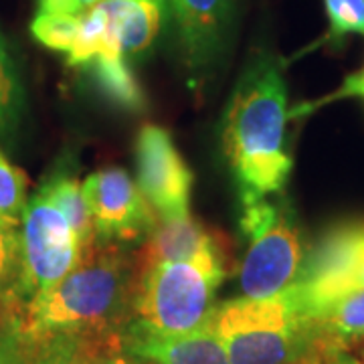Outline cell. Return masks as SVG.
Wrapping results in <instances>:
<instances>
[{"instance_id": "8992f818", "label": "cell", "mask_w": 364, "mask_h": 364, "mask_svg": "<svg viewBox=\"0 0 364 364\" xmlns=\"http://www.w3.org/2000/svg\"><path fill=\"white\" fill-rule=\"evenodd\" d=\"M79 257L77 235L43 184L28 198L23 213L18 275L4 308L21 312L31 299L59 284L75 267Z\"/></svg>"}, {"instance_id": "2e32d148", "label": "cell", "mask_w": 364, "mask_h": 364, "mask_svg": "<svg viewBox=\"0 0 364 364\" xmlns=\"http://www.w3.org/2000/svg\"><path fill=\"white\" fill-rule=\"evenodd\" d=\"M45 188L49 191L55 205L63 210L69 225L73 227L81 251L91 247L97 241V237H95L90 208L85 205L83 191H81V184L77 182V178L69 170H59V172H53L47 178Z\"/></svg>"}, {"instance_id": "5b68a950", "label": "cell", "mask_w": 364, "mask_h": 364, "mask_svg": "<svg viewBox=\"0 0 364 364\" xmlns=\"http://www.w3.org/2000/svg\"><path fill=\"white\" fill-rule=\"evenodd\" d=\"M241 229L249 247L239 263V287L245 298H272L296 286L304 267V245L289 200L263 198L243 207Z\"/></svg>"}, {"instance_id": "52a82bcc", "label": "cell", "mask_w": 364, "mask_h": 364, "mask_svg": "<svg viewBox=\"0 0 364 364\" xmlns=\"http://www.w3.org/2000/svg\"><path fill=\"white\" fill-rule=\"evenodd\" d=\"M364 289V223L340 225L304 259L291 298L310 314L334 299Z\"/></svg>"}, {"instance_id": "7402d4cb", "label": "cell", "mask_w": 364, "mask_h": 364, "mask_svg": "<svg viewBox=\"0 0 364 364\" xmlns=\"http://www.w3.org/2000/svg\"><path fill=\"white\" fill-rule=\"evenodd\" d=\"M328 16L326 41L340 45L348 35L364 37V0H324Z\"/></svg>"}, {"instance_id": "83f0119b", "label": "cell", "mask_w": 364, "mask_h": 364, "mask_svg": "<svg viewBox=\"0 0 364 364\" xmlns=\"http://www.w3.org/2000/svg\"><path fill=\"white\" fill-rule=\"evenodd\" d=\"M358 360H360V364H364V346L360 348V352H358V356H356Z\"/></svg>"}, {"instance_id": "44dd1931", "label": "cell", "mask_w": 364, "mask_h": 364, "mask_svg": "<svg viewBox=\"0 0 364 364\" xmlns=\"http://www.w3.org/2000/svg\"><path fill=\"white\" fill-rule=\"evenodd\" d=\"M0 364H37L35 342L23 332L13 310L0 314Z\"/></svg>"}, {"instance_id": "7a4b0ae2", "label": "cell", "mask_w": 364, "mask_h": 364, "mask_svg": "<svg viewBox=\"0 0 364 364\" xmlns=\"http://www.w3.org/2000/svg\"><path fill=\"white\" fill-rule=\"evenodd\" d=\"M287 90L272 55L243 71L223 117V154L243 207L279 195L291 174L287 152Z\"/></svg>"}, {"instance_id": "ffe728a7", "label": "cell", "mask_w": 364, "mask_h": 364, "mask_svg": "<svg viewBox=\"0 0 364 364\" xmlns=\"http://www.w3.org/2000/svg\"><path fill=\"white\" fill-rule=\"evenodd\" d=\"M79 26H81V14L37 13L31 23V33L41 45L67 55L77 41Z\"/></svg>"}, {"instance_id": "cb8c5ba5", "label": "cell", "mask_w": 364, "mask_h": 364, "mask_svg": "<svg viewBox=\"0 0 364 364\" xmlns=\"http://www.w3.org/2000/svg\"><path fill=\"white\" fill-rule=\"evenodd\" d=\"M334 97H363L364 100V67L344 81V85Z\"/></svg>"}, {"instance_id": "9a60e30c", "label": "cell", "mask_w": 364, "mask_h": 364, "mask_svg": "<svg viewBox=\"0 0 364 364\" xmlns=\"http://www.w3.org/2000/svg\"><path fill=\"white\" fill-rule=\"evenodd\" d=\"M308 316H312L342 348L350 350L352 344L364 340V289L334 299Z\"/></svg>"}, {"instance_id": "d4e9b609", "label": "cell", "mask_w": 364, "mask_h": 364, "mask_svg": "<svg viewBox=\"0 0 364 364\" xmlns=\"http://www.w3.org/2000/svg\"><path fill=\"white\" fill-rule=\"evenodd\" d=\"M39 13L77 14L73 9V0H39Z\"/></svg>"}, {"instance_id": "e0dca14e", "label": "cell", "mask_w": 364, "mask_h": 364, "mask_svg": "<svg viewBox=\"0 0 364 364\" xmlns=\"http://www.w3.org/2000/svg\"><path fill=\"white\" fill-rule=\"evenodd\" d=\"M91 75L95 79L97 87L105 95L122 107L140 109L144 105V95L138 81L126 63V57H105L91 61Z\"/></svg>"}, {"instance_id": "30bf717a", "label": "cell", "mask_w": 364, "mask_h": 364, "mask_svg": "<svg viewBox=\"0 0 364 364\" xmlns=\"http://www.w3.org/2000/svg\"><path fill=\"white\" fill-rule=\"evenodd\" d=\"M184 59L203 77L223 57L233 31L237 0H168Z\"/></svg>"}, {"instance_id": "3957f363", "label": "cell", "mask_w": 364, "mask_h": 364, "mask_svg": "<svg viewBox=\"0 0 364 364\" xmlns=\"http://www.w3.org/2000/svg\"><path fill=\"white\" fill-rule=\"evenodd\" d=\"M213 326L231 364H332L346 352L291 291L272 298H235L217 304Z\"/></svg>"}, {"instance_id": "8fae6325", "label": "cell", "mask_w": 364, "mask_h": 364, "mask_svg": "<svg viewBox=\"0 0 364 364\" xmlns=\"http://www.w3.org/2000/svg\"><path fill=\"white\" fill-rule=\"evenodd\" d=\"M203 257L233 259V245L229 237L217 229H210L195 217L184 215L176 219H158L154 229L134 253L138 273L170 261H191Z\"/></svg>"}, {"instance_id": "5bb4252c", "label": "cell", "mask_w": 364, "mask_h": 364, "mask_svg": "<svg viewBox=\"0 0 364 364\" xmlns=\"http://www.w3.org/2000/svg\"><path fill=\"white\" fill-rule=\"evenodd\" d=\"M100 4L114 23L124 57L152 47L162 26L166 0H102Z\"/></svg>"}, {"instance_id": "603a6c76", "label": "cell", "mask_w": 364, "mask_h": 364, "mask_svg": "<svg viewBox=\"0 0 364 364\" xmlns=\"http://www.w3.org/2000/svg\"><path fill=\"white\" fill-rule=\"evenodd\" d=\"M21 261V229L0 225V296L2 301L13 291Z\"/></svg>"}, {"instance_id": "9c48e42d", "label": "cell", "mask_w": 364, "mask_h": 364, "mask_svg": "<svg viewBox=\"0 0 364 364\" xmlns=\"http://www.w3.org/2000/svg\"><path fill=\"white\" fill-rule=\"evenodd\" d=\"M138 186L160 219L191 215L193 174L170 134L160 126H144L136 140Z\"/></svg>"}, {"instance_id": "ba28073f", "label": "cell", "mask_w": 364, "mask_h": 364, "mask_svg": "<svg viewBox=\"0 0 364 364\" xmlns=\"http://www.w3.org/2000/svg\"><path fill=\"white\" fill-rule=\"evenodd\" d=\"M81 191L100 241L122 245L144 241L160 219L126 170L93 172L81 184Z\"/></svg>"}, {"instance_id": "277c9868", "label": "cell", "mask_w": 364, "mask_h": 364, "mask_svg": "<svg viewBox=\"0 0 364 364\" xmlns=\"http://www.w3.org/2000/svg\"><path fill=\"white\" fill-rule=\"evenodd\" d=\"M235 261L203 257L158 263L138 273L132 320L126 330L146 334H182L210 320L217 289Z\"/></svg>"}, {"instance_id": "f1b7e54d", "label": "cell", "mask_w": 364, "mask_h": 364, "mask_svg": "<svg viewBox=\"0 0 364 364\" xmlns=\"http://www.w3.org/2000/svg\"><path fill=\"white\" fill-rule=\"evenodd\" d=\"M2 310H4V301H2V296H0V314H2Z\"/></svg>"}, {"instance_id": "d6986e66", "label": "cell", "mask_w": 364, "mask_h": 364, "mask_svg": "<svg viewBox=\"0 0 364 364\" xmlns=\"http://www.w3.org/2000/svg\"><path fill=\"white\" fill-rule=\"evenodd\" d=\"M26 176L0 152V225L21 229L26 203Z\"/></svg>"}, {"instance_id": "ac0fdd59", "label": "cell", "mask_w": 364, "mask_h": 364, "mask_svg": "<svg viewBox=\"0 0 364 364\" xmlns=\"http://www.w3.org/2000/svg\"><path fill=\"white\" fill-rule=\"evenodd\" d=\"M23 116V83L0 31V142L13 136Z\"/></svg>"}, {"instance_id": "7c38bea8", "label": "cell", "mask_w": 364, "mask_h": 364, "mask_svg": "<svg viewBox=\"0 0 364 364\" xmlns=\"http://www.w3.org/2000/svg\"><path fill=\"white\" fill-rule=\"evenodd\" d=\"M126 348L148 364H231L210 320L182 334L124 332Z\"/></svg>"}, {"instance_id": "6da1fadb", "label": "cell", "mask_w": 364, "mask_h": 364, "mask_svg": "<svg viewBox=\"0 0 364 364\" xmlns=\"http://www.w3.org/2000/svg\"><path fill=\"white\" fill-rule=\"evenodd\" d=\"M138 269L122 243L95 241L51 289L31 299L18 316L31 340L124 334L132 320Z\"/></svg>"}, {"instance_id": "4fadbf2b", "label": "cell", "mask_w": 364, "mask_h": 364, "mask_svg": "<svg viewBox=\"0 0 364 364\" xmlns=\"http://www.w3.org/2000/svg\"><path fill=\"white\" fill-rule=\"evenodd\" d=\"M35 350L37 364H148L126 348L124 334L53 336L37 340Z\"/></svg>"}, {"instance_id": "4316f807", "label": "cell", "mask_w": 364, "mask_h": 364, "mask_svg": "<svg viewBox=\"0 0 364 364\" xmlns=\"http://www.w3.org/2000/svg\"><path fill=\"white\" fill-rule=\"evenodd\" d=\"M332 364H360V360L356 358V356H352L350 350H346V352H342V354H338L336 356V360Z\"/></svg>"}, {"instance_id": "484cf974", "label": "cell", "mask_w": 364, "mask_h": 364, "mask_svg": "<svg viewBox=\"0 0 364 364\" xmlns=\"http://www.w3.org/2000/svg\"><path fill=\"white\" fill-rule=\"evenodd\" d=\"M102 0H73V9H75V13L83 14L85 11H90L93 9L95 4H100Z\"/></svg>"}]
</instances>
